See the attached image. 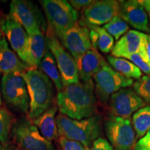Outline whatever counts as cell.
Returning <instances> with one entry per match:
<instances>
[{"instance_id": "6da1fadb", "label": "cell", "mask_w": 150, "mask_h": 150, "mask_svg": "<svg viewBox=\"0 0 150 150\" xmlns=\"http://www.w3.org/2000/svg\"><path fill=\"white\" fill-rule=\"evenodd\" d=\"M60 113L73 120L86 119L95 115L98 101L94 82L79 81L65 86L56 95Z\"/></svg>"}, {"instance_id": "7a4b0ae2", "label": "cell", "mask_w": 150, "mask_h": 150, "mask_svg": "<svg viewBox=\"0 0 150 150\" xmlns=\"http://www.w3.org/2000/svg\"><path fill=\"white\" fill-rule=\"evenodd\" d=\"M22 76L30 100L28 118L33 120L55 105V88L51 80L38 69H29Z\"/></svg>"}, {"instance_id": "3957f363", "label": "cell", "mask_w": 150, "mask_h": 150, "mask_svg": "<svg viewBox=\"0 0 150 150\" xmlns=\"http://www.w3.org/2000/svg\"><path fill=\"white\" fill-rule=\"evenodd\" d=\"M56 123L60 137L79 142L86 148L91 147L102 135V120L99 115L78 120L59 113Z\"/></svg>"}, {"instance_id": "277c9868", "label": "cell", "mask_w": 150, "mask_h": 150, "mask_svg": "<svg viewBox=\"0 0 150 150\" xmlns=\"http://www.w3.org/2000/svg\"><path fill=\"white\" fill-rule=\"evenodd\" d=\"M45 14L47 29L58 38L78 23V12L65 0L40 1Z\"/></svg>"}, {"instance_id": "5b68a950", "label": "cell", "mask_w": 150, "mask_h": 150, "mask_svg": "<svg viewBox=\"0 0 150 150\" xmlns=\"http://www.w3.org/2000/svg\"><path fill=\"white\" fill-rule=\"evenodd\" d=\"M93 82L97 101L104 106H107L112 94L120 89L130 87L134 83L133 79L115 71L106 61L93 76Z\"/></svg>"}, {"instance_id": "8992f818", "label": "cell", "mask_w": 150, "mask_h": 150, "mask_svg": "<svg viewBox=\"0 0 150 150\" xmlns=\"http://www.w3.org/2000/svg\"><path fill=\"white\" fill-rule=\"evenodd\" d=\"M8 16L20 24L28 35L37 31L46 33L47 22L38 6L28 0H13Z\"/></svg>"}, {"instance_id": "52a82bcc", "label": "cell", "mask_w": 150, "mask_h": 150, "mask_svg": "<svg viewBox=\"0 0 150 150\" xmlns=\"http://www.w3.org/2000/svg\"><path fill=\"white\" fill-rule=\"evenodd\" d=\"M11 134L21 150H56L29 118L22 117L13 124Z\"/></svg>"}, {"instance_id": "ba28073f", "label": "cell", "mask_w": 150, "mask_h": 150, "mask_svg": "<svg viewBox=\"0 0 150 150\" xmlns=\"http://www.w3.org/2000/svg\"><path fill=\"white\" fill-rule=\"evenodd\" d=\"M1 97L8 106L23 113L29 110V96L25 80L21 73L4 74L1 79Z\"/></svg>"}, {"instance_id": "9c48e42d", "label": "cell", "mask_w": 150, "mask_h": 150, "mask_svg": "<svg viewBox=\"0 0 150 150\" xmlns=\"http://www.w3.org/2000/svg\"><path fill=\"white\" fill-rule=\"evenodd\" d=\"M45 39L47 46L56 60L63 87L80 81L76 61L63 46L59 38L47 29Z\"/></svg>"}, {"instance_id": "30bf717a", "label": "cell", "mask_w": 150, "mask_h": 150, "mask_svg": "<svg viewBox=\"0 0 150 150\" xmlns=\"http://www.w3.org/2000/svg\"><path fill=\"white\" fill-rule=\"evenodd\" d=\"M104 130L113 150H134L136 136L130 118L109 115L105 120Z\"/></svg>"}, {"instance_id": "8fae6325", "label": "cell", "mask_w": 150, "mask_h": 150, "mask_svg": "<svg viewBox=\"0 0 150 150\" xmlns=\"http://www.w3.org/2000/svg\"><path fill=\"white\" fill-rule=\"evenodd\" d=\"M145 105L143 99L134 89L127 88L112 94L108 100L107 107L110 115L128 119Z\"/></svg>"}, {"instance_id": "7c38bea8", "label": "cell", "mask_w": 150, "mask_h": 150, "mask_svg": "<svg viewBox=\"0 0 150 150\" xmlns=\"http://www.w3.org/2000/svg\"><path fill=\"white\" fill-rule=\"evenodd\" d=\"M1 30L8 42L20 60L29 67V35L20 24L8 16L3 18Z\"/></svg>"}, {"instance_id": "4fadbf2b", "label": "cell", "mask_w": 150, "mask_h": 150, "mask_svg": "<svg viewBox=\"0 0 150 150\" xmlns=\"http://www.w3.org/2000/svg\"><path fill=\"white\" fill-rule=\"evenodd\" d=\"M119 1H94L83 11V19L80 21L86 27L104 26L114 17L119 16Z\"/></svg>"}, {"instance_id": "5bb4252c", "label": "cell", "mask_w": 150, "mask_h": 150, "mask_svg": "<svg viewBox=\"0 0 150 150\" xmlns=\"http://www.w3.org/2000/svg\"><path fill=\"white\" fill-rule=\"evenodd\" d=\"M59 40L74 59L77 60L88 50L93 49L90 38L89 29L79 20Z\"/></svg>"}, {"instance_id": "9a60e30c", "label": "cell", "mask_w": 150, "mask_h": 150, "mask_svg": "<svg viewBox=\"0 0 150 150\" xmlns=\"http://www.w3.org/2000/svg\"><path fill=\"white\" fill-rule=\"evenodd\" d=\"M119 16L138 31L150 33L149 18L143 6L138 0L119 1Z\"/></svg>"}, {"instance_id": "2e32d148", "label": "cell", "mask_w": 150, "mask_h": 150, "mask_svg": "<svg viewBox=\"0 0 150 150\" xmlns=\"http://www.w3.org/2000/svg\"><path fill=\"white\" fill-rule=\"evenodd\" d=\"M106 62L98 50L92 49L76 60L79 79L83 82L93 81V76L99 72Z\"/></svg>"}, {"instance_id": "e0dca14e", "label": "cell", "mask_w": 150, "mask_h": 150, "mask_svg": "<svg viewBox=\"0 0 150 150\" xmlns=\"http://www.w3.org/2000/svg\"><path fill=\"white\" fill-rule=\"evenodd\" d=\"M29 67L23 63L16 52L9 47L5 37L0 39V72L3 75L11 73H23L29 70Z\"/></svg>"}, {"instance_id": "ac0fdd59", "label": "cell", "mask_w": 150, "mask_h": 150, "mask_svg": "<svg viewBox=\"0 0 150 150\" xmlns=\"http://www.w3.org/2000/svg\"><path fill=\"white\" fill-rule=\"evenodd\" d=\"M144 33L129 30L118 40L111 51V56L127 59L131 54H138Z\"/></svg>"}, {"instance_id": "d6986e66", "label": "cell", "mask_w": 150, "mask_h": 150, "mask_svg": "<svg viewBox=\"0 0 150 150\" xmlns=\"http://www.w3.org/2000/svg\"><path fill=\"white\" fill-rule=\"evenodd\" d=\"M58 110L57 105H54L32 120V123L37 127L40 134L50 142L59 139V138L56 118Z\"/></svg>"}, {"instance_id": "ffe728a7", "label": "cell", "mask_w": 150, "mask_h": 150, "mask_svg": "<svg viewBox=\"0 0 150 150\" xmlns=\"http://www.w3.org/2000/svg\"><path fill=\"white\" fill-rule=\"evenodd\" d=\"M47 49L45 35L37 31L29 35V69H38Z\"/></svg>"}, {"instance_id": "44dd1931", "label": "cell", "mask_w": 150, "mask_h": 150, "mask_svg": "<svg viewBox=\"0 0 150 150\" xmlns=\"http://www.w3.org/2000/svg\"><path fill=\"white\" fill-rule=\"evenodd\" d=\"M38 70L45 74L51 80L57 92L61 91L63 89V86L62 83L61 74L59 72L53 54L50 51L48 47L38 67Z\"/></svg>"}, {"instance_id": "7402d4cb", "label": "cell", "mask_w": 150, "mask_h": 150, "mask_svg": "<svg viewBox=\"0 0 150 150\" xmlns=\"http://www.w3.org/2000/svg\"><path fill=\"white\" fill-rule=\"evenodd\" d=\"M93 48L104 54L111 52L115 45L114 38L102 27H87Z\"/></svg>"}, {"instance_id": "603a6c76", "label": "cell", "mask_w": 150, "mask_h": 150, "mask_svg": "<svg viewBox=\"0 0 150 150\" xmlns=\"http://www.w3.org/2000/svg\"><path fill=\"white\" fill-rule=\"evenodd\" d=\"M108 64L117 72L120 73L125 77L131 79H139L142 76L141 70L131 63L130 61L123 58L114 57L111 55L106 57Z\"/></svg>"}, {"instance_id": "cb8c5ba5", "label": "cell", "mask_w": 150, "mask_h": 150, "mask_svg": "<svg viewBox=\"0 0 150 150\" xmlns=\"http://www.w3.org/2000/svg\"><path fill=\"white\" fill-rule=\"evenodd\" d=\"M131 122L136 134L137 139L145 136L150 129V106H145L135 112Z\"/></svg>"}, {"instance_id": "d4e9b609", "label": "cell", "mask_w": 150, "mask_h": 150, "mask_svg": "<svg viewBox=\"0 0 150 150\" xmlns=\"http://www.w3.org/2000/svg\"><path fill=\"white\" fill-rule=\"evenodd\" d=\"M102 27L113 38L114 40L117 41L125 35L129 29L128 24L119 16L114 17Z\"/></svg>"}, {"instance_id": "484cf974", "label": "cell", "mask_w": 150, "mask_h": 150, "mask_svg": "<svg viewBox=\"0 0 150 150\" xmlns=\"http://www.w3.org/2000/svg\"><path fill=\"white\" fill-rule=\"evenodd\" d=\"M11 113L5 108L0 106V142L4 145L8 141L13 122Z\"/></svg>"}, {"instance_id": "4316f807", "label": "cell", "mask_w": 150, "mask_h": 150, "mask_svg": "<svg viewBox=\"0 0 150 150\" xmlns=\"http://www.w3.org/2000/svg\"><path fill=\"white\" fill-rule=\"evenodd\" d=\"M133 86L134 91L150 106V76H142Z\"/></svg>"}, {"instance_id": "83f0119b", "label": "cell", "mask_w": 150, "mask_h": 150, "mask_svg": "<svg viewBox=\"0 0 150 150\" xmlns=\"http://www.w3.org/2000/svg\"><path fill=\"white\" fill-rule=\"evenodd\" d=\"M138 54L150 67V33H144Z\"/></svg>"}, {"instance_id": "f1b7e54d", "label": "cell", "mask_w": 150, "mask_h": 150, "mask_svg": "<svg viewBox=\"0 0 150 150\" xmlns=\"http://www.w3.org/2000/svg\"><path fill=\"white\" fill-rule=\"evenodd\" d=\"M59 142L62 150H86V147L81 142L63 137H59Z\"/></svg>"}, {"instance_id": "f546056e", "label": "cell", "mask_w": 150, "mask_h": 150, "mask_svg": "<svg viewBox=\"0 0 150 150\" xmlns=\"http://www.w3.org/2000/svg\"><path fill=\"white\" fill-rule=\"evenodd\" d=\"M126 59L129 60V61H130L131 62V63H133L134 65H136V66L141 70L142 72H144L145 74L149 75L150 76V67L143 61V60H142V59L140 57L139 54H131V55L128 56Z\"/></svg>"}, {"instance_id": "4dcf8cb0", "label": "cell", "mask_w": 150, "mask_h": 150, "mask_svg": "<svg viewBox=\"0 0 150 150\" xmlns=\"http://www.w3.org/2000/svg\"><path fill=\"white\" fill-rule=\"evenodd\" d=\"M86 150H113V149L108 140L100 137L95 140L91 147L86 148Z\"/></svg>"}, {"instance_id": "1f68e13d", "label": "cell", "mask_w": 150, "mask_h": 150, "mask_svg": "<svg viewBox=\"0 0 150 150\" xmlns=\"http://www.w3.org/2000/svg\"><path fill=\"white\" fill-rule=\"evenodd\" d=\"M134 150H150V129L145 136L138 140Z\"/></svg>"}, {"instance_id": "d6a6232c", "label": "cell", "mask_w": 150, "mask_h": 150, "mask_svg": "<svg viewBox=\"0 0 150 150\" xmlns=\"http://www.w3.org/2000/svg\"><path fill=\"white\" fill-rule=\"evenodd\" d=\"M94 1L92 0H71L68 2L76 11H82L87 8Z\"/></svg>"}, {"instance_id": "836d02e7", "label": "cell", "mask_w": 150, "mask_h": 150, "mask_svg": "<svg viewBox=\"0 0 150 150\" xmlns=\"http://www.w3.org/2000/svg\"><path fill=\"white\" fill-rule=\"evenodd\" d=\"M140 2L143 6L144 8L147 13L148 18H149L150 20V0H141Z\"/></svg>"}, {"instance_id": "e575fe53", "label": "cell", "mask_w": 150, "mask_h": 150, "mask_svg": "<svg viewBox=\"0 0 150 150\" xmlns=\"http://www.w3.org/2000/svg\"><path fill=\"white\" fill-rule=\"evenodd\" d=\"M2 20L3 18L1 16V11H0V39L2 38H3V32L2 30H1V22H2Z\"/></svg>"}, {"instance_id": "d590c367", "label": "cell", "mask_w": 150, "mask_h": 150, "mask_svg": "<svg viewBox=\"0 0 150 150\" xmlns=\"http://www.w3.org/2000/svg\"><path fill=\"white\" fill-rule=\"evenodd\" d=\"M0 77H1V72H0ZM0 106H2V97L1 93V80H0Z\"/></svg>"}, {"instance_id": "8d00e7d4", "label": "cell", "mask_w": 150, "mask_h": 150, "mask_svg": "<svg viewBox=\"0 0 150 150\" xmlns=\"http://www.w3.org/2000/svg\"><path fill=\"white\" fill-rule=\"evenodd\" d=\"M0 150H8V149H4V147H1V148H0Z\"/></svg>"}]
</instances>
